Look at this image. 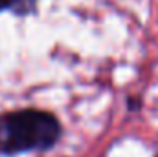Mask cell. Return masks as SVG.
<instances>
[{
  "mask_svg": "<svg viewBox=\"0 0 158 157\" xmlns=\"http://www.w3.org/2000/svg\"><path fill=\"white\" fill-rule=\"evenodd\" d=\"M129 109H140V100H134V98H131L129 100Z\"/></svg>",
  "mask_w": 158,
  "mask_h": 157,
  "instance_id": "cell-2",
  "label": "cell"
},
{
  "mask_svg": "<svg viewBox=\"0 0 158 157\" xmlns=\"http://www.w3.org/2000/svg\"><path fill=\"white\" fill-rule=\"evenodd\" d=\"M13 2H15V0H0V11H4L6 7L13 6Z\"/></svg>",
  "mask_w": 158,
  "mask_h": 157,
  "instance_id": "cell-3",
  "label": "cell"
},
{
  "mask_svg": "<svg viewBox=\"0 0 158 157\" xmlns=\"http://www.w3.org/2000/svg\"><path fill=\"white\" fill-rule=\"evenodd\" d=\"M61 137L59 120L37 109H22L0 115V154L50 150Z\"/></svg>",
  "mask_w": 158,
  "mask_h": 157,
  "instance_id": "cell-1",
  "label": "cell"
}]
</instances>
